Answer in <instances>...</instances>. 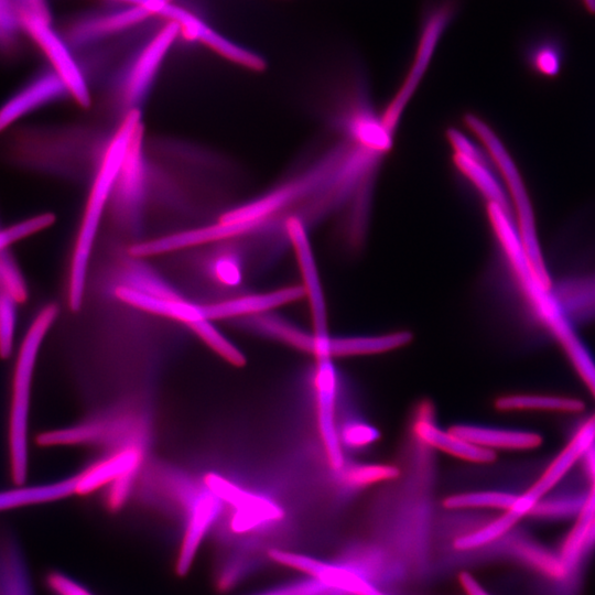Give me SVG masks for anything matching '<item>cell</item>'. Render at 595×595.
I'll list each match as a JSON object with an SVG mask.
<instances>
[{"mask_svg": "<svg viewBox=\"0 0 595 595\" xmlns=\"http://www.w3.org/2000/svg\"><path fill=\"white\" fill-rule=\"evenodd\" d=\"M141 122L139 109H131L126 113L96 172L72 253L68 301L73 311H78L82 306L88 262L101 215L112 194L130 140Z\"/></svg>", "mask_w": 595, "mask_h": 595, "instance_id": "1", "label": "cell"}, {"mask_svg": "<svg viewBox=\"0 0 595 595\" xmlns=\"http://www.w3.org/2000/svg\"><path fill=\"white\" fill-rule=\"evenodd\" d=\"M57 312L55 304L46 305L39 312L24 336L17 358L9 429L11 472L17 484L24 482L28 472V415L36 355Z\"/></svg>", "mask_w": 595, "mask_h": 595, "instance_id": "2", "label": "cell"}, {"mask_svg": "<svg viewBox=\"0 0 595 595\" xmlns=\"http://www.w3.org/2000/svg\"><path fill=\"white\" fill-rule=\"evenodd\" d=\"M465 121L483 142L499 169L515 205L517 229L532 272L544 288L550 289L551 280L539 246L532 206L517 166L501 141L482 119L474 115H467Z\"/></svg>", "mask_w": 595, "mask_h": 595, "instance_id": "3", "label": "cell"}, {"mask_svg": "<svg viewBox=\"0 0 595 595\" xmlns=\"http://www.w3.org/2000/svg\"><path fill=\"white\" fill-rule=\"evenodd\" d=\"M516 279L527 299L569 355L573 366L595 397V363L570 323L561 313L559 305L529 267L518 270Z\"/></svg>", "mask_w": 595, "mask_h": 595, "instance_id": "4", "label": "cell"}, {"mask_svg": "<svg viewBox=\"0 0 595 595\" xmlns=\"http://www.w3.org/2000/svg\"><path fill=\"white\" fill-rule=\"evenodd\" d=\"M132 6L143 8L151 15H159L166 22L177 24L181 33L188 40L201 42L232 63L256 72L266 68V61L260 55L231 42L201 18L173 1L132 0Z\"/></svg>", "mask_w": 595, "mask_h": 595, "instance_id": "5", "label": "cell"}, {"mask_svg": "<svg viewBox=\"0 0 595 595\" xmlns=\"http://www.w3.org/2000/svg\"><path fill=\"white\" fill-rule=\"evenodd\" d=\"M453 4L443 1L430 9L425 15L410 72L382 117V127L389 134L396 129L402 111L424 76L440 37L453 17Z\"/></svg>", "mask_w": 595, "mask_h": 595, "instance_id": "6", "label": "cell"}, {"mask_svg": "<svg viewBox=\"0 0 595 595\" xmlns=\"http://www.w3.org/2000/svg\"><path fill=\"white\" fill-rule=\"evenodd\" d=\"M24 34L41 48L51 67L64 80L71 97L82 107L90 106L91 98L85 75L63 35L52 25L51 20L36 17L21 19Z\"/></svg>", "mask_w": 595, "mask_h": 595, "instance_id": "7", "label": "cell"}, {"mask_svg": "<svg viewBox=\"0 0 595 595\" xmlns=\"http://www.w3.org/2000/svg\"><path fill=\"white\" fill-rule=\"evenodd\" d=\"M181 33L177 24L166 22L139 48L121 77V99L131 109L145 98L171 45Z\"/></svg>", "mask_w": 595, "mask_h": 595, "instance_id": "8", "label": "cell"}, {"mask_svg": "<svg viewBox=\"0 0 595 595\" xmlns=\"http://www.w3.org/2000/svg\"><path fill=\"white\" fill-rule=\"evenodd\" d=\"M65 96L71 95L61 76L52 67L41 71L0 106V133Z\"/></svg>", "mask_w": 595, "mask_h": 595, "instance_id": "9", "label": "cell"}, {"mask_svg": "<svg viewBox=\"0 0 595 595\" xmlns=\"http://www.w3.org/2000/svg\"><path fill=\"white\" fill-rule=\"evenodd\" d=\"M143 125L136 129L112 191L115 208L122 221H134L139 216L145 192L143 159Z\"/></svg>", "mask_w": 595, "mask_h": 595, "instance_id": "10", "label": "cell"}, {"mask_svg": "<svg viewBox=\"0 0 595 595\" xmlns=\"http://www.w3.org/2000/svg\"><path fill=\"white\" fill-rule=\"evenodd\" d=\"M151 14L143 8L126 4L108 12L83 15L65 30L64 39L71 47L82 48L127 31Z\"/></svg>", "mask_w": 595, "mask_h": 595, "instance_id": "11", "label": "cell"}, {"mask_svg": "<svg viewBox=\"0 0 595 595\" xmlns=\"http://www.w3.org/2000/svg\"><path fill=\"white\" fill-rule=\"evenodd\" d=\"M285 227L298 259L303 288L310 302L314 335L327 337L329 334L325 299L305 226L299 218L290 217Z\"/></svg>", "mask_w": 595, "mask_h": 595, "instance_id": "12", "label": "cell"}, {"mask_svg": "<svg viewBox=\"0 0 595 595\" xmlns=\"http://www.w3.org/2000/svg\"><path fill=\"white\" fill-rule=\"evenodd\" d=\"M595 441V414L578 430L565 448L549 465L543 475L521 496L517 504L528 513L572 467Z\"/></svg>", "mask_w": 595, "mask_h": 595, "instance_id": "13", "label": "cell"}, {"mask_svg": "<svg viewBox=\"0 0 595 595\" xmlns=\"http://www.w3.org/2000/svg\"><path fill=\"white\" fill-rule=\"evenodd\" d=\"M411 338L409 332L350 337H317L314 335L311 354L317 359L380 354L402 347Z\"/></svg>", "mask_w": 595, "mask_h": 595, "instance_id": "14", "label": "cell"}, {"mask_svg": "<svg viewBox=\"0 0 595 595\" xmlns=\"http://www.w3.org/2000/svg\"><path fill=\"white\" fill-rule=\"evenodd\" d=\"M317 423L328 461L334 468L343 464L339 437L335 425V372L329 358L317 359Z\"/></svg>", "mask_w": 595, "mask_h": 595, "instance_id": "15", "label": "cell"}, {"mask_svg": "<svg viewBox=\"0 0 595 595\" xmlns=\"http://www.w3.org/2000/svg\"><path fill=\"white\" fill-rule=\"evenodd\" d=\"M220 511V499L213 493L202 494L190 509L176 561V570L184 574L191 567L196 553Z\"/></svg>", "mask_w": 595, "mask_h": 595, "instance_id": "16", "label": "cell"}, {"mask_svg": "<svg viewBox=\"0 0 595 595\" xmlns=\"http://www.w3.org/2000/svg\"><path fill=\"white\" fill-rule=\"evenodd\" d=\"M303 285L288 286L267 293L241 296L202 306L203 317L217 320L245 314L262 313L305 296Z\"/></svg>", "mask_w": 595, "mask_h": 595, "instance_id": "17", "label": "cell"}, {"mask_svg": "<svg viewBox=\"0 0 595 595\" xmlns=\"http://www.w3.org/2000/svg\"><path fill=\"white\" fill-rule=\"evenodd\" d=\"M224 501L235 507L230 527L236 533H247L282 517L281 509L272 501L237 485L229 488Z\"/></svg>", "mask_w": 595, "mask_h": 595, "instance_id": "18", "label": "cell"}, {"mask_svg": "<svg viewBox=\"0 0 595 595\" xmlns=\"http://www.w3.org/2000/svg\"><path fill=\"white\" fill-rule=\"evenodd\" d=\"M115 293L118 299L132 306L186 324L204 318L202 306L188 303L178 298L154 295L125 285L117 288Z\"/></svg>", "mask_w": 595, "mask_h": 595, "instance_id": "19", "label": "cell"}, {"mask_svg": "<svg viewBox=\"0 0 595 595\" xmlns=\"http://www.w3.org/2000/svg\"><path fill=\"white\" fill-rule=\"evenodd\" d=\"M141 458L142 454L139 448L129 447L100 463L91 465L79 473L76 494H89L106 484L113 483L128 473L137 472Z\"/></svg>", "mask_w": 595, "mask_h": 595, "instance_id": "20", "label": "cell"}, {"mask_svg": "<svg viewBox=\"0 0 595 595\" xmlns=\"http://www.w3.org/2000/svg\"><path fill=\"white\" fill-rule=\"evenodd\" d=\"M450 431L473 444L489 450H529L539 446L542 442L539 434L523 431L488 429L470 425H454Z\"/></svg>", "mask_w": 595, "mask_h": 595, "instance_id": "21", "label": "cell"}, {"mask_svg": "<svg viewBox=\"0 0 595 595\" xmlns=\"http://www.w3.org/2000/svg\"><path fill=\"white\" fill-rule=\"evenodd\" d=\"M416 433L422 442L465 461L490 463L496 458L493 450L473 444L450 430L445 432L429 422H420Z\"/></svg>", "mask_w": 595, "mask_h": 595, "instance_id": "22", "label": "cell"}, {"mask_svg": "<svg viewBox=\"0 0 595 595\" xmlns=\"http://www.w3.org/2000/svg\"><path fill=\"white\" fill-rule=\"evenodd\" d=\"M79 474L61 482L0 491V510L57 500L76 494Z\"/></svg>", "mask_w": 595, "mask_h": 595, "instance_id": "23", "label": "cell"}, {"mask_svg": "<svg viewBox=\"0 0 595 595\" xmlns=\"http://www.w3.org/2000/svg\"><path fill=\"white\" fill-rule=\"evenodd\" d=\"M0 595H32L21 552L7 538L0 539Z\"/></svg>", "mask_w": 595, "mask_h": 595, "instance_id": "24", "label": "cell"}, {"mask_svg": "<svg viewBox=\"0 0 595 595\" xmlns=\"http://www.w3.org/2000/svg\"><path fill=\"white\" fill-rule=\"evenodd\" d=\"M499 410H548L576 413L584 409V403L575 398L539 396V394H510L496 400Z\"/></svg>", "mask_w": 595, "mask_h": 595, "instance_id": "25", "label": "cell"}, {"mask_svg": "<svg viewBox=\"0 0 595 595\" xmlns=\"http://www.w3.org/2000/svg\"><path fill=\"white\" fill-rule=\"evenodd\" d=\"M456 167L477 187L488 204H496L509 213L507 197L484 161L454 154Z\"/></svg>", "mask_w": 595, "mask_h": 595, "instance_id": "26", "label": "cell"}, {"mask_svg": "<svg viewBox=\"0 0 595 595\" xmlns=\"http://www.w3.org/2000/svg\"><path fill=\"white\" fill-rule=\"evenodd\" d=\"M313 580L326 588L337 589L349 595H386L357 573L323 561H321Z\"/></svg>", "mask_w": 595, "mask_h": 595, "instance_id": "27", "label": "cell"}, {"mask_svg": "<svg viewBox=\"0 0 595 595\" xmlns=\"http://www.w3.org/2000/svg\"><path fill=\"white\" fill-rule=\"evenodd\" d=\"M523 515L522 511L512 505L502 516L493 520L487 526L473 533L457 538L454 547L463 551L483 547L507 532Z\"/></svg>", "mask_w": 595, "mask_h": 595, "instance_id": "28", "label": "cell"}, {"mask_svg": "<svg viewBox=\"0 0 595 595\" xmlns=\"http://www.w3.org/2000/svg\"><path fill=\"white\" fill-rule=\"evenodd\" d=\"M517 498L518 496L502 491H473L451 495L443 500V505L448 509L501 508L507 510Z\"/></svg>", "mask_w": 595, "mask_h": 595, "instance_id": "29", "label": "cell"}, {"mask_svg": "<svg viewBox=\"0 0 595 595\" xmlns=\"http://www.w3.org/2000/svg\"><path fill=\"white\" fill-rule=\"evenodd\" d=\"M595 521V484L594 488L582 507L578 520L572 529L562 549V562L570 564L576 558L585 538Z\"/></svg>", "mask_w": 595, "mask_h": 595, "instance_id": "30", "label": "cell"}, {"mask_svg": "<svg viewBox=\"0 0 595 595\" xmlns=\"http://www.w3.org/2000/svg\"><path fill=\"white\" fill-rule=\"evenodd\" d=\"M192 331L198 335L210 348L219 354L224 359L235 366H244L246 358L228 339H226L209 322L202 318L187 324Z\"/></svg>", "mask_w": 595, "mask_h": 595, "instance_id": "31", "label": "cell"}, {"mask_svg": "<svg viewBox=\"0 0 595 595\" xmlns=\"http://www.w3.org/2000/svg\"><path fill=\"white\" fill-rule=\"evenodd\" d=\"M22 33L24 30L21 15L14 1L0 0V54H13Z\"/></svg>", "mask_w": 595, "mask_h": 595, "instance_id": "32", "label": "cell"}, {"mask_svg": "<svg viewBox=\"0 0 595 595\" xmlns=\"http://www.w3.org/2000/svg\"><path fill=\"white\" fill-rule=\"evenodd\" d=\"M104 426L100 423L89 422L62 430L47 431L37 436L41 445L78 444L96 441L101 437Z\"/></svg>", "mask_w": 595, "mask_h": 595, "instance_id": "33", "label": "cell"}, {"mask_svg": "<svg viewBox=\"0 0 595 595\" xmlns=\"http://www.w3.org/2000/svg\"><path fill=\"white\" fill-rule=\"evenodd\" d=\"M17 301L0 291V356L8 358L12 351Z\"/></svg>", "mask_w": 595, "mask_h": 595, "instance_id": "34", "label": "cell"}, {"mask_svg": "<svg viewBox=\"0 0 595 595\" xmlns=\"http://www.w3.org/2000/svg\"><path fill=\"white\" fill-rule=\"evenodd\" d=\"M325 586L315 580L270 589L257 595H320L324 593Z\"/></svg>", "mask_w": 595, "mask_h": 595, "instance_id": "35", "label": "cell"}, {"mask_svg": "<svg viewBox=\"0 0 595 595\" xmlns=\"http://www.w3.org/2000/svg\"><path fill=\"white\" fill-rule=\"evenodd\" d=\"M48 583L58 595H94L79 583L61 573L51 574Z\"/></svg>", "mask_w": 595, "mask_h": 595, "instance_id": "36", "label": "cell"}, {"mask_svg": "<svg viewBox=\"0 0 595 595\" xmlns=\"http://www.w3.org/2000/svg\"><path fill=\"white\" fill-rule=\"evenodd\" d=\"M398 470L389 466H370L355 470L351 480L359 484H368L375 480L389 479L396 477Z\"/></svg>", "mask_w": 595, "mask_h": 595, "instance_id": "37", "label": "cell"}, {"mask_svg": "<svg viewBox=\"0 0 595 595\" xmlns=\"http://www.w3.org/2000/svg\"><path fill=\"white\" fill-rule=\"evenodd\" d=\"M534 65L544 75L556 74L560 66L556 51L550 46L540 47L534 54Z\"/></svg>", "mask_w": 595, "mask_h": 595, "instance_id": "38", "label": "cell"}, {"mask_svg": "<svg viewBox=\"0 0 595 595\" xmlns=\"http://www.w3.org/2000/svg\"><path fill=\"white\" fill-rule=\"evenodd\" d=\"M136 472L128 473L112 483L111 490L108 496L109 506L117 508L121 506L132 485Z\"/></svg>", "mask_w": 595, "mask_h": 595, "instance_id": "39", "label": "cell"}, {"mask_svg": "<svg viewBox=\"0 0 595 595\" xmlns=\"http://www.w3.org/2000/svg\"><path fill=\"white\" fill-rule=\"evenodd\" d=\"M22 18L36 17L51 20L47 0H13ZM52 21V20H51Z\"/></svg>", "mask_w": 595, "mask_h": 595, "instance_id": "40", "label": "cell"}, {"mask_svg": "<svg viewBox=\"0 0 595 595\" xmlns=\"http://www.w3.org/2000/svg\"><path fill=\"white\" fill-rule=\"evenodd\" d=\"M447 138L452 144L455 154H461L467 158H472L478 161H484L477 149L470 143V141L455 129L447 131Z\"/></svg>", "mask_w": 595, "mask_h": 595, "instance_id": "41", "label": "cell"}, {"mask_svg": "<svg viewBox=\"0 0 595 595\" xmlns=\"http://www.w3.org/2000/svg\"><path fill=\"white\" fill-rule=\"evenodd\" d=\"M217 278L229 285L236 284L240 279V272L231 258L223 257L215 264Z\"/></svg>", "mask_w": 595, "mask_h": 595, "instance_id": "42", "label": "cell"}, {"mask_svg": "<svg viewBox=\"0 0 595 595\" xmlns=\"http://www.w3.org/2000/svg\"><path fill=\"white\" fill-rule=\"evenodd\" d=\"M376 431L369 426H353L346 432V440L353 444L368 443L375 440Z\"/></svg>", "mask_w": 595, "mask_h": 595, "instance_id": "43", "label": "cell"}, {"mask_svg": "<svg viewBox=\"0 0 595 595\" xmlns=\"http://www.w3.org/2000/svg\"><path fill=\"white\" fill-rule=\"evenodd\" d=\"M458 580L467 595H488V593L469 573L462 572L458 576Z\"/></svg>", "mask_w": 595, "mask_h": 595, "instance_id": "44", "label": "cell"}, {"mask_svg": "<svg viewBox=\"0 0 595 595\" xmlns=\"http://www.w3.org/2000/svg\"><path fill=\"white\" fill-rule=\"evenodd\" d=\"M583 2L589 11L595 12V0H583Z\"/></svg>", "mask_w": 595, "mask_h": 595, "instance_id": "45", "label": "cell"}, {"mask_svg": "<svg viewBox=\"0 0 595 595\" xmlns=\"http://www.w3.org/2000/svg\"><path fill=\"white\" fill-rule=\"evenodd\" d=\"M0 229H2V228L0 227Z\"/></svg>", "mask_w": 595, "mask_h": 595, "instance_id": "46", "label": "cell"}]
</instances>
